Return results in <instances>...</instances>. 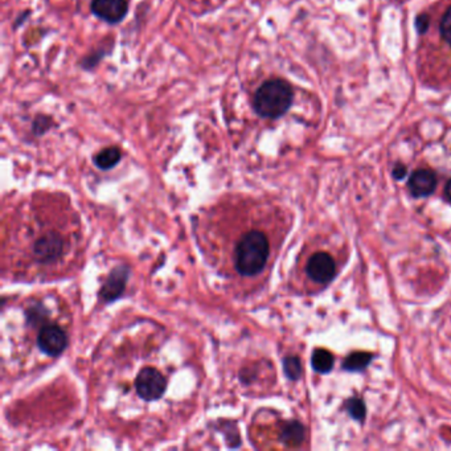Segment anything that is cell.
<instances>
[{
  "label": "cell",
  "instance_id": "6",
  "mask_svg": "<svg viewBox=\"0 0 451 451\" xmlns=\"http://www.w3.org/2000/svg\"><path fill=\"white\" fill-rule=\"evenodd\" d=\"M306 272L314 282L329 283L336 274V265L329 254L315 253L309 260Z\"/></svg>",
  "mask_w": 451,
  "mask_h": 451
},
{
  "label": "cell",
  "instance_id": "4",
  "mask_svg": "<svg viewBox=\"0 0 451 451\" xmlns=\"http://www.w3.org/2000/svg\"><path fill=\"white\" fill-rule=\"evenodd\" d=\"M135 388L138 396L144 401H155L164 395L167 380L155 368L146 367L135 378Z\"/></svg>",
  "mask_w": 451,
  "mask_h": 451
},
{
  "label": "cell",
  "instance_id": "18",
  "mask_svg": "<svg viewBox=\"0 0 451 451\" xmlns=\"http://www.w3.org/2000/svg\"><path fill=\"white\" fill-rule=\"evenodd\" d=\"M392 174H393V178L397 179V180H403L408 174V169L404 164H396Z\"/></svg>",
  "mask_w": 451,
  "mask_h": 451
},
{
  "label": "cell",
  "instance_id": "8",
  "mask_svg": "<svg viewBox=\"0 0 451 451\" xmlns=\"http://www.w3.org/2000/svg\"><path fill=\"white\" fill-rule=\"evenodd\" d=\"M437 187V176L432 169H415L408 181V189L414 198L432 195Z\"/></svg>",
  "mask_w": 451,
  "mask_h": 451
},
{
  "label": "cell",
  "instance_id": "9",
  "mask_svg": "<svg viewBox=\"0 0 451 451\" xmlns=\"http://www.w3.org/2000/svg\"><path fill=\"white\" fill-rule=\"evenodd\" d=\"M127 278H129V269L126 266L115 267L113 272L109 274L106 282L104 283L100 292L101 299L106 303L115 301L124 290Z\"/></svg>",
  "mask_w": 451,
  "mask_h": 451
},
{
  "label": "cell",
  "instance_id": "1",
  "mask_svg": "<svg viewBox=\"0 0 451 451\" xmlns=\"http://www.w3.org/2000/svg\"><path fill=\"white\" fill-rule=\"evenodd\" d=\"M270 257V243L260 229L246 230L235 240L233 246V267L243 278H253L261 274Z\"/></svg>",
  "mask_w": 451,
  "mask_h": 451
},
{
  "label": "cell",
  "instance_id": "13",
  "mask_svg": "<svg viewBox=\"0 0 451 451\" xmlns=\"http://www.w3.org/2000/svg\"><path fill=\"white\" fill-rule=\"evenodd\" d=\"M372 359H373L372 354L355 352V354H351L346 359V361L343 363V368L349 372H360V371H364L369 366Z\"/></svg>",
  "mask_w": 451,
  "mask_h": 451
},
{
  "label": "cell",
  "instance_id": "16",
  "mask_svg": "<svg viewBox=\"0 0 451 451\" xmlns=\"http://www.w3.org/2000/svg\"><path fill=\"white\" fill-rule=\"evenodd\" d=\"M440 35L442 40L451 48V4L442 15L440 21Z\"/></svg>",
  "mask_w": 451,
  "mask_h": 451
},
{
  "label": "cell",
  "instance_id": "2",
  "mask_svg": "<svg viewBox=\"0 0 451 451\" xmlns=\"http://www.w3.org/2000/svg\"><path fill=\"white\" fill-rule=\"evenodd\" d=\"M294 100V92L289 83L274 78L263 83L254 95L255 113L262 118L277 120L287 113Z\"/></svg>",
  "mask_w": 451,
  "mask_h": 451
},
{
  "label": "cell",
  "instance_id": "14",
  "mask_svg": "<svg viewBox=\"0 0 451 451\" xmlns=\"http://www.w3.org/2000/svg\"><path fill=\"white\" fill-rule=\"evenodd\" d=\"M283 371L292 381L298 380L302 375L301 360L297 356L286 357L283 360Z\"/></svg>",
  "mask_w": 451,
  "mask_h": 451
},
{
  "label": "cell",
  "instance_id": "17",
  "mask_svg": "<svg viewBox=\"0 0 451 451\" xmlns=\"http://www.w3.org/2000/svg\"><path fill=\"white\" fill-rule=\"evenodd\" d=\"M429 26H430V16H429V14L423 12V14H420V15L415 18V28H417L420 35L426 33V31L429 29Z\"/></svg>",
  "mask_w": 451,
  "mask_h": 451
},
{
  "label": "cell",
  "instance_id": "5",
  "mask_svg": "<svg viewBox=\"0 0 451 451\" xmlns=\"http://www.w3.org/2000/svg\"><path fill=\"white\" fill-rule=\"evenodd\" d=\"M38 346L48 356H58L65 351L68 335L60 326L46 323L38 331Z\"/></svg>",
  "mask_w": 451,
  "mask_h": 451
},
{
  "label": "cell",
  "instance_id": "10",
  "mask_svg": "<svg viewBox=\"0 0 451 451\" xmlns=\"http://www.w3.org/2000/svg\"><path fill=\"white\" fill-rule=\"evenodd\" d=\"M121 160V151L117 147H107L100 151L95 156V164L100 169H112L115 167Z\"/></svg>",
  "mask_w": 451,
  "mask_h": 451
},
{
  "label": "cell",
  "instance_id": "7",
  "mask_svg": "<svg viewBox=\"0 0 451 451\" xmlns=\"http://www.w3.org/2000/svg\"><path fill=\"white\" fill-rule=\"evenodd\" d=\"M129 11L127 0H93L92 12L97 18L110 24H117L124 19Z\"/></svg>",
  "mask_w": 451,
  "mask_h": 451
},
{
  "label": "cell",
  "instance_id": "19",
  "mask_svg": "<svg viewBox=\"0 0 451 451\" xmlns=\"http://www.w3.org/2000/svg\"><path fill=\"white\" fill-rule=\"evenodd\" d=\"M445 196H446V198L451 203V179L447 181V184H446V187H445Z\"/></svg>",
  "mask_w": 451,
  "mask_h": 451
},
{
  "label": "cell",
  "instance_id": "15",
  "mask_svg": "<svg viewBox=\"0 0 451 451\" xmlns=\"http://www.w3.org/2000/svg\"><path fill=\"white\" fill-rule=\"evenodd\" d=\"M346 409L348 413L351 414L352 418H355L357 421H363L366 417V405L359 400V398H349L346 403Z\"/></svg>",
  "mask_w": 451,
  "mask_h": 451
},
{
  "label": "cell",
  "instance_id": "12",
  "mask_svg": "<svg viewBox=\"0 0 451 451\" xmlns=\"http://www.w3.org/2000/svg\"><path fill=\"white\" fill-rule=\"evenodd\" d=\"M281 438L290 446H298L304 440V428L299 423H289L285 425L281 433Z\"/></svg>",
  "mask_w": 451,
  "mask_h": 451
},
{
  "label": "cell",
  "instance_id": "3",
  "mask_svg": "<svg viewBox=\"0 0 451 451\" xmlns=\"http://www.w3.org/2000/svg\"><path fill=\"white\" fill-rule=\"evenodd\" d=\"M69 248L70 243L61 232L49 229L32 240L31 254L32 260L38 265L43 267H51L64 260Z\"/></svg>",
  "mask_w": 451,
  "mask_h": 451
},
{
  "label": "cell",
  "instance_id": "11",
  "mask_svg": "<svg viewBox=\"0 0 451 451\" xmlns=\"http://www.w3.org/2000/svg\"><path fill=\"white\" fill-rule=\"evenodd\" d=\"M311 364H312V368L317 372L329 373V371L334 367V356L327 349H323V348L315 349L314 354H312Z\"/></svg>",
  "mask_w": 451,
  "mask_h": 451
}]
</instances>
